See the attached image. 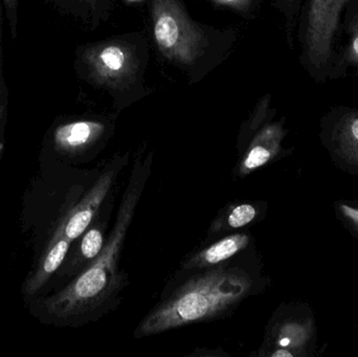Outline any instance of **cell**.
Returning <instances> with one entry per match:
<instances>
[{
    "mask_svg": "<svg viewBox=\"0 0 358 357\" xmlns=\"http://www.w3.org/2000/svg\"><path fill=\"white\" fill-rule=\"evenodd\" d=\"M71 243L69 239L54 233L39 264L23 285L25 296H35L48 282L50 277L62 265Z\"/></svg>",
    "mask_w": 358,
    "mask_h": 357,
    "instance_id": "8fae6325",
    "label": "cell"
},
{
    "mask_svg": "<svg viewBox=\"0 0 358 357\" xmlns=\"http://www.w3.org/2000/svg\"><path fill=\"white\" fill-rule=\"evenodd\" d=\"M254 285L239 268H218L193 277L141 323L136 335H159L216 318L243 301Z\"/></svg>",
    "mask_w": 358,
    "mask_h": 357,
    "instance_id": "277c9868",
    "label": "cell"
},
{
    "mask_svg": "<svg viewBox=\"0 0 358 357\" xmlns=\"http://www.w3.org/2000/svg\"><path fill=\"white\" fill-rule=\"evenodd\" d=\"M61 12L96 29L106 22L117 0H50Z\"/></svg>",
    "mask_w": 358,
    "mask_h": 357,
    "instance_id": "7c38bea8",
    "label": "cell"
},
{
    "mask_svg": "<svg viewBox=\"0 0 358 357\" xmlns=\"http://www.w3.org/2000/svg\"><path fill=\"white\" fill-rule=\"evenodd\" d=\"M113 169L103 173L90 192L60 222L55 234L61 235L73 242L88 228L113 182Z\"/></svg>",
    "mask_w": 358,
    "mask_h": 357,
    "instance_id": "ba28073f",
    "label": "cell"
},
{
    "mask_svg": "<svg viewBox=\"0 0 358 357\" xmlns=\"http://www.w3.org/2000/svg\"><path fill=\"white\" fill-rule=\"evenodd\" d=\"M149 43L142 33L113 36L79 46L75 71L80 79L113 98L119 110L146 98Z\"/></svg>",
    "mask_w": 358,
    "mask_h": 357,
    "instance_id": "3957f363",
    "label": "cell"
},
{
    "mask_svg": "<svg viewBox=\"0 0 358 357\" xmlns=\"http://www.w3.org/2000/svg\"><path fill=\"white\" fill-rule=\"evenodd\" d=\"M277 3L282 10L289 14L294 0H277Z\"/></svg>",
    "mask_w": 358,
    "mask_h": 357,
    "instance_id": "44dd1931",
    "label": "cell"
},
{
    "mask_svg": "<svg viewBox=\"0 0 358 357\" xmlns=\"http://www.w3.org/2000/svg\"><path fill=\"white\" fill-rule=\"evenodd\" d=\"M219 6H227L242 15H250L257 8L259 0H213Z\"/></svg>",
    "mask_w": 358,
    "mask_h": 357,
    "instance_id": "ac0fdd59",
    "label": "cell"
},
{
    "mask_svg": "<svg viewBox=\"0 0 358 357\" xmlns=\"http://www.w3.org/2000/svg\"><path fill=\"white\" fill-rule=\"evenodd\" d=\"M285 134L282 123L264 126L250 144L240 171L243 174L250 173L279 156L282 152V140Z\"/></svg>",
    "mask_w": 358,
    "mask_h": 357,
    "instance_id": "30bf717a",
    "label": "cell"
},
{
    "mask_svg": "<svg viewBox=\"0 0 358 357\" xmlns=\"http://www.w3.org/2000/svg\"><path fill=\"white\" fill-rule=\"evenodd\" d=\"M106 131V124L100 119H71L54 128L52 147L60 154H78L98 143Z\"/></svg>",
    "mask_w": 358,
    "mask_h": 357,
    "instance_id": "9c48e42d",
    "label": "cell"
},
{
    "mask_svg": "<svg viewBox=\"0 0 358 357\" xmlns=\"http://www.w3.org/2000/svg\"><path fill=\"white\" fill-rule=\"evenodd\" d=\"M355 328H357V330L358 331V323L357 325H355Z\"/></svg>",
    "mask_w": 358,
    "mask_h": 357,
    "instance_id": "d4e9b609",
    "label": "cell"
},
{
    "mask_svg": "<svg viewBox=\"0 0 358 357\" xmlns=\"http://www.w3.org/2000/svg\"><path fill=\"white\" fill-rule=\"evenodd\" d=\"M317 323L315 310L304 302L280 309L269 333L271 357H311L317 356Z\"/></svg>",
    "mask_w": 358,
    "mask_h": 357,
    "instance_id": "5b68a950",
    "label": "cell"
},
{
    "mask_svg": "<svg viewBox=\"0 0 358 357\" xmlns=\"http://www.w3.org/2000/svg\"><path fill=\"white\" fill-rule=\"evenodd\" d=\"M352 50L355 56L358 59V33L352 38Z\"/></svg>",
    "mask_w": 358,
    "mask_h": 357,
    "instance_id": "7402d4cb",
    "label": "cell"
},
{
    "mask_svg": "<svg viewBox=\"0 0 358 357\" xmlns=\"http://www.w3.org/2000/svg\"><path fill=\"white\" fill-rule=\"evenodd\" d=\"M143 182L136 167L120 205L115 228L98 257L71 284L34 305V316L43 324H75L98 309L117 291L121 282L117 270L120 255L142 193Z\"/></svg>",
    "mask_w": 358,
    "mask_h": 357,
    "instance_id": "6da1fadb",
    "label": "cell"
},
{
    "mask_svg": "<svg viewBox=\"0 0 358 357\" xmlns=\"http://www.w3.org/2000/svg\"><path fill=\"white\" fill-rule=\"evenodd\" d=\"M2 0H0V90H8L3 78V58H2V14H3Z\"/></svg>",
    "mask_w": 358,
    "mask_h": 357,
    "instance_id": "ffe728a7",
    "label": "cell"
},
{
    "mask_svg": "<svg viewBox=\"0 0 358 357\" xmlns=\"http://www.w3.org/2000/svg\"><path fill=\"white\" fill-rule=\"evenodd\" d=\"M104 247L102 232L98 228H92L84 235L80 247V261H90L98 257Z\"/></svg>",
    "mask_w": 358,
    "mask_h": 357,
    "instance_id": "9a60e30c",
    "label": "cell"
},
{
    "mask_svg": "<svg viewBox=\"0 0 358 357\" xmlns=\"http://www.w3.org/2000/svg\"><path fill=\"white\" fill-rule=\"evenodd\" d=\"M123 1H125L126 3H142V2L147 1V0H123Z\"/></svg>",
    "mask_w": 358,
    "mask_h": 357,
    "instance_id": "603a6c76",
    "label": "cell"
},
{
    "mask_svg": "<svg viewBox=\"0 0 358 357\" xmlns=\"http://www.w3.org/2000/svg\"><path fill=\"white\" fill-rule=\"evenodd\" d=\"M344 2L345 0H311L306 33L310 60L313 54L317 58V62L327 60L332 34Z\"/></svg>",
    "mask_w": 358,
    "mask_h": 357,
    "instance_id": "52a82bcc",
    "label": "cell"
},
{
    "mask_svg": "<svg viewBox=\"0 0 358 357\" xmlns=\"http://www.w3.org/2000/svg\"><path fill=\"white\" fill-rule=\"evenodd\" d=\"M336 219L358 241V198H341L334 203Z\"/></svg>",
    "mask_w": 358,
    "mask_h": 357,
    "instance_id": "5bb4252c",
    "label": "cell"
},
{
    "mask_svg": "<svg viewBox=\"0 0 358 357\" xmlns=\"http://www.w3.org/2000/svg\"><path fill=\"white\" fill-rule=\"evenodd\" d=\"M250 243V237L246 234H236L222 239L219 242L206 247L203 251L194 256L185 268H202L217 265L235 256L245 249Z\"/></svg>",
    "mask_w": 358,
    "mask_h": 357,
    "instance_id": "4fadbf2b",
    "label": "cell"
},
{
    "mask_svg": "<svg viewBox=\"0 0 358 357\" xmlns=\"http://www.w3.org/2000/svg\"><path fill=\"white\" fill-rule=\"evenodd\" d=\"M19 1L20 0H2L4 16L8 21V31L13 39H16L18 35Z\"/></svg>",
    "mask_w": 358,
    "mask_h": 357,
    "instance_id": "e0dca14e",
    "label": "cell"
},
{
    "mask_svg": "<svg viewBox=\"0 0 358 357\" xmlns=\"http://www.w3.org/2000/svg\"><path fill=\"white\" fill-rule=\"evenodd\" d=\"M8 90H0V144H4V127L8 115Z\"/></svg>",
    "mask_w": 358,
    "mask_h": 357,
    "instance_id": "d6986e66",
    "label": "cell"
},
{
    "mask_svg": "<svg viewBox=\"0 0 358 357\" xmlns=\"http://www.w3.org/2000/svg\"><path fill=\"white\" fill-rule=\"evenodd\" d=\"M150 8L155 46L189 85L224 62L237 41L235 29H215L194 20L182 0H150Z\"/></svg>",
    "mask_w": 358,
    "mask_h": 357,
    "instance_id": "7a4b0ae2",
    "label": "cell"
},
{
    "mask_svg": "<svg viewBox=\"0 0 358 357\" xmlns=\"http://www.w3.org/2000/svg\"><path fill=\"white\" fill-rule=\"evenodd\" d=\"M321 127L320 138L334 165L344 173L358 176V110L332 113Z\"/></svg>",
    "mask_w": 358,
    "mask_h": 357,
    "instance_id": "8992f818",
    "label": "cell"
},
{
    "mask_svg": "<svg viewBox=\"0 0 358 357\" xmlns=\"http://www.w3.org/2000/svg\"><path fill=\"white\" fill-rule=\"evenodd\" d=\"M4 144H0V159H1L2 153H3Z\"/></svg>",
    "mask_w": 358,
    "mask_h": 357,
    "instance_id": "cb8c5ba5",
    "label": "cell"
},
{
    "mask_svg": "<svg viewBox=\"0 0 358 357\" xmlns=\"http://www.w3.org/2000/svg\"><path fill=\"white\" fill-rule=\"evenodd\" d=\"M258 216V210L252 205H240L234 207L227 217V226L239 228L248 226Z\"/></svg>",
    "mask_w": 358,
    "mask_h": 357,
    "instance_id": "2e32d148",
    "label": "cell"
}]
</instances>
